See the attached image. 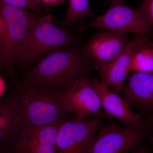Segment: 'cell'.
Wrapping results in <instances>:
<instances>
[{
    "label": "cell",
    "mask_w": 153,
    "mask_h": 153,
    "mask_svg": "<svg viewBox=\"0 0 153 153\" xmlns=\"http://www.w3.org/2000/svg\"><path fill=\"white\" fill-rule=\"evenodd\" d=\"M91 60L82 49L69 47L54 51L36 63L23 81L62 93L87 77Z\"/></svg>",
    "instance_id": "6da1fadb"
},
{
    "label": "cell",
    "mask_w": 153,
    "mask_h": 153,
    "mask_svg": "<svg viewBox=\"0 0 153 153\" xmlns=\"http://www.w3.org/2000/svg\"><path fill=\"white\" fill-rule=\"evenodd\" d=\"M123 98L131 108L153 113V74L130 71L123 89Z\"/></svg>",
    "instance_id": "4fadbf2b"
},
{
    "label": "cell",
    "mask_w": 153,
    "mask_h": 153,
    "mask_svg": "<svg viewBox=\"0 0 153 153\" xmlns=\"http://www.w3.org/2000/svg\"><path fill=\"white\" fill-rule=\"evenodd\" d=\"M41 1H42L44 3H47V4H55L60 2L62 0H41Z\"/></svg>",
    "instance_id": "44dd1931"
},
{
    "label": "cell",
    "mask_w": 153,
    "mask_h": 153,
    "mask_svg": "<svg viewBox=\"0 0 153 153\" xmlns=\"http://www.w3.org/2000/svg\"><path fill=\"white\" fill-rule=\"evenodd\" d=\"M22 128L16 99L10 91L0 100V148L10 149Z\"/></svg>",
    "instance_id": "5bb4252c"
},
{
    "label": "cell",
    "mask_w": 153,
    "mask_h": 153,
    "mask_svg": "<svg viewBox=\"0 0 153 153\" xmlns=\"http://www.w3.org/2000/svg\"><path fill=\"white\" fill-rule=\"evenodd\" d=\"M62 122L22 128L11 150L13 153H54Z\"/></svg>",
    "instance_id": "30bf717a"
},
{
    "label": "cell",
    "mask_w": 153,
    "mask_h": 153,
    "mask_svg": "<svg viewBox=\"0 0 153 153\" xmlns=\"http://www.w3.org/2000/svg\"><path fill=\"white\" fill-rule=\"evenodd\" d=\"M97 91L102 108L106 114L116 117L123 123L142 128L151 129L147 120H144L140 114L134 113L127 102L115 92H113L102 81L91 80Z\"/></svg>",
    "instance_id": "7c38bea8"
},
{
    "label": "cell",
    "mask_w": 153,
    "mask_h": 153,
    "mask_svg": "<svg viewBox=\"0 0 153 153\" xmlns=\"http://www.w3.org/2000/svg\"><path fill=\"white\" fill-rule=\"evenodd\" d=\"M147 41L144 35L136 34L128 46L112 60L97 62L101 81L118 94L124 88L126 78L130 72L131 63L135 52Z\"/></svg>",
    "instance_id": "ba28073f"
},
{
    "label": "cell",
    "mask_w": 153,
    "mask_h": 153,
    "mask_svg": "<svg viewBox=\"0 0 153 153\" xmlns=\"http://www.w3.org/2000/svg\"><path fill=\"white\" fill-rule=\"evenodd\" d=\"M110 7L104 14L86 24L84 29L96 27L117 33H134L147 36L153 23L139 9L130 7L125 0H109Z\"/></svg>",
    "instance_id": "277c9868"
},
{
    "label": "cell",
    "mask_w": 153,
    "mask_h": 153,
    "mask_svg": "<svg viewBox=\"0 0 153 153\" xmlns=\"http://www.w3.org/2000/svg\"><path fill=\"white\" fill-rule=\"evenodd\" d=\"M96 17L91 11L88 0H69L67 13L62 25L68 27L79 19L86 17L95 19Z\"/></svg>",
    "instance_id": "9a60e30c"
},
{
    "label": "cell",
    "mask_w": 153,
    "mask_h": 153,
    "mask_svg": "<svg viewBox=\"0 0 153 153\" xmlns=\"http://www.w3.org/2000/svg\"><path fill=\"white\" fill-rule=\"evenodd\" d=\"M0 13L7 25L9 44L7 68L10 70L19 58L34 25L41 16L1 2Z\"/></svg>",
    "instance_id": "52a82bcc"
},
{
    "label": "cell",
    "mask_w": 153,
    "mask_h": 153,
    "mask_svg": "<svg viewBox=\"0 0 153 153\" xmlns=\"http://www.w3.org/2000/svg\"><path fill=\"white\" fill-rule=\"evenodd\" d=\"M94 137L88 153H127L134 149L150 129L112 123L102 125Z\"/></svg>",
    "instance_id": "8992f818"
},
{
    "label": "cell",
    "mask_w": 153,
    "mask_h": 153,
    "mask_svg": "<svg viewBox=\"0 0 153 153\" xmlns=\"http://www.w3.org/2000/svg\"><path fill=\"white\" fill-rule=\"evenodd\" d=\"M0 153H13L10 148H0Z\"/></svg>",
    "instance_id": "7402d4cb"
},
{
    "label": "cell",
    "mask_w": 153,
    "mask_h": 153,
    "mask_svg": "<svg viewBox=\"0 0 153 153\" xmlns=\"http://www.w3.org/2000/svg\"><path fill=\"white\" fill-rule=\"evenodd\" d=\"M54 18L48 14L41 16L36 22L17 60L21 65L27 66L44 54L71 47L74 37L55 26Z\"/></svg>",
    "instance_id": "3957f363"
},
{
    "label": "cell",
    "mask_w": 153,
    "mask_h": 153,
    "mask_svg": "<svg viewBox=\"0 0 153 153\" xmlns=\"http://www.w3.org/2000/svg\"><path fill=\"white\" fill-rule=\"evenodd\" d=\"M102 117L67 119L60 124L54 153H88Z\"/></svg>",
    "instance_id": "5b68a950"
},
{
    "label": "cell",
    "mask_w": 153,
    "mask_h": 153,
    "mask_svg": "<svg viewBox=\"0 0 153 153\" xmlns=\"http://www.w3.org/2000/svg\"><path fill=\"white\" fill-rule=\"evenodd\" d=\"M4 4L23 9H27L35 12L41 10L42 4L41 0H0Z\"/></svg>",
    "instance_id": "e0dca14e"
},
{
    "label": "cell",
    "mask_w": 153,
    "mask_h": 153,
    "mask_svg": "<svg viewBox=\"0 0 153 153\" xmlns=\"http://www.w3.org/2000/svg\"><path fill=\"white\" fill-rule=\"evenodd\" d=\"M66 108L79 118L91 116L103 117L100 99L88 76L76 82L68 90L61 93Z\"/></svg>",
    "instance_id": "9c48e42d"
},
{
    "label": "cell",
    "mask_w": 153,
    "mask_h": 153,
    "mask_svg": "<svg viewBox=\"0 0 153 153\" xmlns=\"http://www.w3.org/2000/svg\"><path fill=\"white\" fill-rule=\"evenodd\" d=\"M139 9L153 23V0H142Z\"/></svg>",
    "instance_id": "ac0fdd59"
},
{
    "label": "cell",
    "mask_w": 153,
    "mask_h": 153,
    "mask_svg": "<svg viewBox=\"0 0 153 153\" xmlns=\"http://www.w3.org/2000/svg\"><path fill=\"white\" fill-rule=\"evenodd\" d=\"M150 74L153 72V48L143 46L134 54L130 71Z\"/></svg>",
    "instance_id": "2e32d148"
},
{
    "label": "cell",
    "mask_w": 153,
    "mask_h": 153,
    "mask_svg": "<svg viewBox=\"0 0 153 153\" xmlns=\"http://www.w3.org/2000/svg\"><path fill=\"white\" fill-rule=\"evenodd\" d=\"M130 41L125 33L102 30L94 34L81 49L90 60L106 62L118 55Z\"/></svg>",
    "instance_id": "8fae6325"
},
{
    "label": "cell",
    "mask_w": 153,
    "mask_h": 153,
    "mask_svg": "<svg viewBox=\"0 0 153 153\" xmlns=\"http://www.w3.org/2000/svg\"><path fill=\"white\" fill-rule=\"evenodd\" d=\"M3 59V53L1 48L0 47V64H1Z\"/></svg>",
    "instance_id": "603a6c76"
},
{
    "label": "cell",
    "mask_w": 153,
    "mask_h": 153,
    "mask_svg": "<svg viewBox=\"0 0 153 153\" xmlns=\"http://www.w3.org/2000/svg\"><path fill=\"white\" fill-rule=\"evenodd\" d=\"M133 153H149L147 152H145V151H138L137 152H134Z\"/></svg>",
    "instance_id": "cb8c5ba5"
},
{
    "label": "cell",
    "mask_w": 153,
    "mask_h": 153,
    "mask_svg": "<svg viewBox=\"0 0 153 153\" xmlns=\"http://www.w3.org/2000/svg\"><path fill=\"white\" fill-rule=\"evenodd\" d=\"M6 84L4 81L1 76H0V98L4 94L5 91Z\"/></svg>",
    "instance_id": "d6986e66"
},
{
    "label": "cell",
    "mask_w": 153,
    "mask_h": 153,
    "mask_svg": "<svg viewBox=\"0 0 153 153\" xmlns=\"http://www.w3.org/2000/svg\"><path fill=\"white\" fill-rule=\"evenodd\" d=\"M11 91L22 128L62 122L71 113L55 91L23 81Z\"/></svg>",
    "instance_id": "7a4b0ae2"
},
{
    "label": "cell",
    "mask_w": 153,
    "mask_h": 153,
    "mask_svg": "<svg viewBox=\"0 0 153 153\" xmlns=\"http://www.w3.org/2000/svg\"><path fill=\"white\" fill-rule=\"evenodd\" d=\"M145 115L146 117V120L150 124L151 128H153V113L149 112H143Z\"/></svg>",
    "instance_id": "ffe728a7"
}]
</instances>
